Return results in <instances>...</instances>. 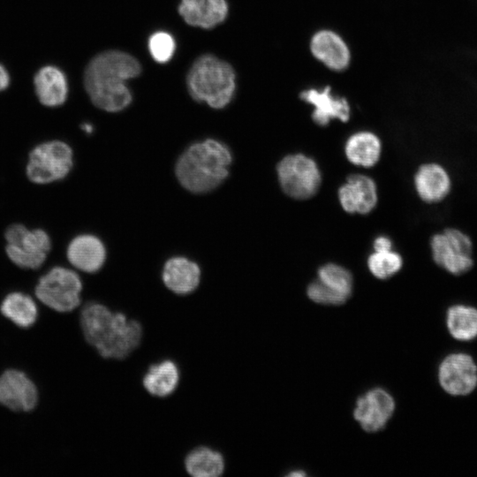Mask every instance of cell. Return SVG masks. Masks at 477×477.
<instances>
[{
  "label": "cell",
  "mask_w": 477,
  "mask_h": 477,
  "mask_svg": "<svg viewBox=\"0 0 477 477\" xmlns=\"http://www.w3.org/2000/svg\"><path fill=\"white\" fill-rule=\"evenodd\" d=\"M80 326L85 341L105 360H127L143 341L139 320L95 300L81 308Z\"/></svg>",
  "instance_id": "1"
},
{
  "label": "cell",
  "mask_w": 477,
  "mask_h": 477,
  "mask_svg": "<svg viewBox=\"0 0 477 477\" xmlns=\"http://www.w3.org/2000/svg\"><path fill=\"white\" fill-rule=\"evenodd\" d=\"M140 72V64L132 55L107 50L96 55L87 65L85 89L95 106L107 112H119L132 101L126 82Z\"/></svg>",
  "instance_id": "2"
},
{
  "label": "cell",
  "mask_w": 477,
  "mask_h": 477,
  "mask_svg": "<svg viewBox=\"0 0 477 477\" xmlns=\"http://www.w3.org/2000/svg\"><path fill=\"white\" fill-rule=\"evenodd\" d=\"M232 154L222 141L208 138L189 145L178 156L175 174L179 184L193 193H206L229 176Z\"/></svg>",
  "instance_id": "3"
},
{
  "label": "cell",
  "mask_w": 477,
  "mask_h": 477,
  "mask_svg": "<svg viewBox=\"0 0 477 477\" xmlns=\"http://www.w3.org/2000/svg\"><path fill=\"white\" fill-rule=\"evenodd\" d=\"M186 86L191 97L210 108H225L236 91V73L227 62L211 55L199 57L190 67Z\"/></svg>",
  "instance_id": "4"
},
{
  "label": "cell",
  "mask_w": 477,
  "mask_h": 477,
  "mask_svg": "<svg viewBox=\"0 0 477 477\" xmlns=\"http://www.w3.org/2000/svg\"><path fill=\"white\" fill-rule=\"evenodd\" d=\"M83 284L73 269L55 266L42 275L34 288L36 298L59 313H70L80 307Z\"/></svg>",
  "instance_id": "5"
},
{
  "label": "cell",
  "mask_w": 477,
  "mask_h": 477,
  "mask_svg": "<svg viewBox=\"0 0 477 477\" xmlns=\"http://www.w3.org/2000/svg\"><path fill=\"white\" fill-rule=\"evenodd\" d=\"M73 166V151L63 140H52L35 146L28 154L26 175L36 185L64 179Z\"/></svg>",
  "instance_id": "6"
},
{
  "label": "cell",
  "mask_w": 477,
  "mask_h": 477,
  "mask_svg": "<svg viewBox=\"0 0 477 477\" xmlns=\"http://www.w3.org/2000/svg\"><path fill=\"white\" fill-rule=\"evenodd\" d=\"M4 238L7 257L21 269H39L51 249V239L45 230L28 229L19 223L7 227Z\"/></svg>",
  "instance_id": "7"
},
{
  "label": "cell",
  "mask_w": 477,
  "mask_h": 477,
  "mask_svg": "<svg viewBox=\"0 0 477 477\" xmlns=\"http://www.w3.org/2000/svg\"><path fill=\"white\" fill-rule=\"evenodd\" d=\"M279 185L285 194L295 200L314 196L322 183L316 162L303 154L288 155L276 166Z\"/></svg>",
  "instance_id": "8"
},
{
  "label": "cell",
  "mask_w": 477,
  "mask_h": 477,
  "mask_svg": "<svg viewBox=\"0 0 477 477\" xmlns=\"http://www.w3.org/2000/svg\"><path fill=\"white\" fill-rule=\"evenodd\" d=\"M431 252L434 261L452 275H461L473 265V242L463 231L449 228L432 237Z\"/></svg>",
  "instance_id": "9"
},
{
  "label": "cell",
  "mask_w": 477,
  "mask_h": 477,
  "mask_svg": "<svg viewBox=\"0 0 477 477\" xmlns=\"http://www.w3.org/2000/svg\"><path fill=\"white\" fill-rule=\"evenodd\" d=\"M318 277L307 287L308 298L318 304L340 305L352 292L351 272L341 265L327 263L318 269Z\"/></svg>",
  "instance_id": "10"
},
{
  "label": "cell",
  "mask_w": 477,
  "mask_h": 477,
  "mask_svg": "<svg viewBox=\"0 0 477 477\" xmlns=\"http://www.w3.org/2000/svg\"><path fill=\"white\" fill-rule=\"evenodd\" d=\"M308 49L317 62L333 72L346 71L352 60L350 45L338 32L331 28L316 30L309 39Z\"/></svg>",
  "instance_id": "11"
},
{
  "label": "cell",
  "mask_w": 477,
  "mask_h": 477,
  "mask_svg": "<svg viewBox=\"0 0 477 477\" xmlns=\"http://www.w3.org/2000/svg\"><path fill=\"white\" fill-rule=\"evenodd\" d=\"M442 388L452 396H466L477 386V366L466 353H451L441 362L438 370Z\"/></svg>",
  "instance_id": "12"
},
{
  "label": "cell",
  "mask_w": 477,
  "mask_h": 477,
  "mask_svg": "<svg viewBox=\"0 0 477 477\" xmlns=\"http://www.w3.org/2000/svg\"><path fill=\"white\" fill-rule=\"evenodd\" d=\"M299 98L313 107L311 117L318 125L326 126L335 119L345 123L351 117L348 100L336 95L329 86L304 89Z\"/></svg>",
  "instance_id": "13"
},
{
  "label": "cell",
  "mask_w": 477,
  "mask_h": 477,
  "mask_svg": "<svg viewBox=\"0 0 477 477\" xmlns=\"http://www.w3.org/2000/svg\"><path fill=\"white\" fill-rule=\"evenodd\" d=\"M37 402V388L25 373L8 369L0 375V405L15 412H30Z\"/></svg>",
  "instance_id": "14"
},
{
  "label": "cell",
  "mask_w": 477,
  "mask_h": 477,
  "mask_svg": "<svg viewBox=\"0 0 477 477\" xmlns=\"http://www.w3.org/2000/svg\"><path fill=\"white\" fill-rule=\"evenodd\" d=\"M394 410L395 402L390 394L376 388L357 400L353 414L364 430L376 432L385 427Z\"/></svg>",
  "instance_id": "15"
},
{
  "label": "cell",
  "mask_w": 477,
  "mask_h": 477,
  "mask_svg": "<svg viewBox=\"0 0 477 477\" xmlns=\"http://www.w3.org/2000/svg\"><path fill=\"white\" fill-rule=\"evenodd\" d=\"M338 200L347 213L368 214L375 208L378 201L376 185L368 176L350 175L338 189Z\"/></svg>",
  "instance_id": "16"
},
{
  "label": "cell",
  "mask_w": 477,
  "mask_h": 477,
  "mask_svg": "<svg viewBox=\"0 0 477 477\" xmlns=\"http://www.w3.org/2000/svg\"><path fill=\"white\" fill-rule=\"evenodd\" d=\"M66 258L76 269L89 274L95 273L106 261V246L102 239L94 234H80L69 242Z\"/></svg>",
  "instance_id": "17"
},
{
  "label": "cell",
  "mask_w": 477,
  "mask_h": 477,
  "mask_svg": "<svg viewBox=\"0 0 477 477\" xmlns=\"http://www.w3.org/2000/svg\"><path fill=\"white\" fill-rule=\"evenodd\" d=\"M201 280V270L197 262L185 256L169 258L163 266L162 281L165 288L177 296L194 292Z\"/></svg>",
  "instance_id": "18"
},
{
  "label": "cell",
  "mask_w": 477,
  "mask_h": 477,
  "mask_svg": "<svg viewBox=\"0 0 477 477\" xmlns=\"http://www.w3.org/2000/svg\"><path fill=\"white\" fill-rule=\"evenodd\" d=\"M181 372L178 363L163 358L150 363L141 376L142 389L152 398L171 397L178 389Z\"/></svg>",
  "instance_id": "19"
},
{
  "label": "cell",
  "mask_w": 477,
  "mask_h": 477,
  "mask_svg": "<svg viewBox=\"0 0 477 477\" xmlns=\"http://www.w3.org/2000/svg\"><path fill=\"white\" fill-rule=\"evenodd\" d=\"M178 10L188 25L210 29L226 19L229 6L226 0H181Z\"/></svg>",
  "instance_id": "20"
},
{
  "label": "cell",
  "mask_w": 477,
  "mask_h": 477,
  "mask_svg": "<svg viewBox=\"0 0 477 477\" xmlns=\"http://www.w3.org/2000/svg\"><path fill=\"white\" fill-rule=\"evenodd\" d=\"M183 466L191 477H221L226 472V460L219 450L200 444L187 451Z\"/></svg>",
  "instance_id": "21"
},
{
  "label": "cell",
  "mask_w": 477,
  "mask_h": 477,
  "mask_svg": "<svg viewBox=\"0 0 477 477\" xmlns=\"http://www.w3.org/2000/svg\"><path fill=\"white\" fill-rule=\"evenodd\" d=\"M414 186L420 198L428 203L443 200L450 190V178L437 163L421 165L414 175Z\"/></svg>",
  "instance_id": "22"
},
{
  "label": "cell",
  "mask_w": 477,
  "mask_h": 477,
  "mask_svg": "<svg viewBox=\"0 0 477 477\" xmlns=\"http://www.w3.org/2000/svg\"><path fill=\"white\" fill-rule=\"evenodd\" d=\"M35 93L40 102L47 107L64 103L68 95V83L64 73L56 66L41 68L34 80Z\"/></svg>",
  "instance_id": "23"
},
{
  "label": "cell",
  "mask_w": 477,
  "mask_h": 477,
  "mask_svg": "<svg viewBox=\"0 0 477 477\" xmlns=\"http://www.w3.org/2000/svg\"><path fill=\"white\" fill-rule=\"evenodd\" d=\"M344 154L347 160L356 166L373 167L381 157V140L370 131L356 132L346 140Z\"/></svg>",
  "instance_id": "24"
},
{
  "label": "cell",
  "mask_w": 477,
  "mask_h": 477,
  "mask_svg": "<svg viewBox=\"0 0 477 477\" xmlns=\"http://www.w3.org/2000/svg\"><path fill=\"white\" fill-rule=\"evenodd\" d=\"M1 314L19 328L27 329L34 324L38 308L28 294L13 292L7 294L0 305Z\"/></svg>",
  "instance_id": "25"
},
{
  "label": "cell",
  "mask_w": 477,
  "mask_h": 477,
  "mask_svg": "<svg viewBox=\"0 0 477 477\" xmlns=\"http://www.w3.org/2000/svg\"><path fill=\"white\" fill-rule=\"evenodd\" d=\"M446 324L455 339L473 340L477 337V309L465 305L452 306L447 311Z\"/></svg>",
  "instance_id": "26"
},
{
  "label": "cell",
  "mask_w": 477,
  "mask_h": 477,
  "mask_svg": "<svg viewBox=\"0 0 477 477\" xmlns=\"http://www.w3.org/2000/svg\"><path fill=\"white\" fill-rule=\"evenodd\" d=\"M403 266L399 254L392 250L374 251L367 258V268L374 276L387 279L398 273Z\"/></svg>",
  "instance_id": "27"
},
{
  "label": "cell",
  "mask_w": 477,
  "mask_h": 477,
  "mask_svg": "<svg viewBox=\"0 0 477 477\" xmlns=\"http://www.w3.org/2000/svg\"><path fill=\"white\" fill-rule=\"evenodd\" d=\"M176 46L174 37L166 31L153 33L148 42V51L152 58L159 64H165L172 58Z\"/></svg>",
  "instance_id": "28"
},
{
  "label": "cell",
  "mask_w": 477,
  "mask_h": 477,
  "mask_svg": "<svg viewBox=\"0 0 477 477\" xmlns=\"http://www.w3.org/2000/svg\"><path fill=\"white\" fill-rule=\"evenodd\" d=\"M374 251H389L392 250V242L390 238L386 236H379L374 240Z\"/></svg>",
  "instance_id": "29"
},
{
  "label": "cell",
  "mask_w": 477,
  "mask_h": 477,
  "mask_svg": "<svg viewBox=\"0 0 477 477\" xmlns=\"http://www.w3.org/2000/svg\"><path fill=\"white\" fill-rule=\"evenodd\" d=\"M10 78L5 68L0 64V91L7 88L9 86Z\"/></svg>",
  "instance_id": "30"
},
{
  "label": "cell",
  "mask_w": 477,
  "mask_h": 477,
  "mask_svg": "<svg viewBox=\"0 0 477 477\" xmlns=\"http://www.w3.org/2000/svg\"><path fill=\"white\" fill-rule=\"evenodd\" d=\"M82 129H83V131H85L86 132H88V133L93 132V126L91 125H89L88 123H85L82 125Z\"/></svg>",
  "instance_id": "31"
}]
</instances>
